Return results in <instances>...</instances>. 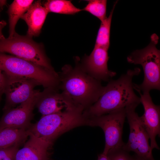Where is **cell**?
I'll return each instance as SVG.
<instances>
[{
	"mask_svg": "<svg viewBox=\"0 0 160 160\" xmlns=\"http://www.w3.org/2000/svg\"><path fill=\"white\" fill-rule=\"evenodd\" d=\"M84 109L77 107L64 112L42 116L28 130L35 136L52 143L64 133L76 127L89 125Z\"/></svg>",
	"mask_w": 160,
	"mask_h": 160,
	"instance_id": "3957f363",
	"label": "cell"
},
{
	"mask_svg": "<svg viewBox=\"0 0 160 160\" xmlns=\"http://www.w3.org/2000/svg\"><path fill=\"white\" fill-rule=\"evenodd\" d=\"M29 138L17 152L14 160H49L48 151L52 143L29 132Z\"/></svg>",
	"mask_w": 160,
	"mask_h": 160,
	"instance_id": "5bb4252c",
	"label": "cell"
},
{
	"mask_svg": "<svg viewBox=\"0 0 160 160\" xmlns=\"http://www.w3.org/2000/svg\"><path fill=\"white\" fill-rule=\"evenodd\" d=\"M58 73L59 89L76 105L85 110L95 103L103 94L105 86L82 68L78 60L73 67L66 65Z\"/></svg>",
	"mask_w": 160,
	"mask_h": 160,
	"instance_id": "6da1fadb",
	"label": "cell"
},
{
	"mask_svg": "<svg viewBox=\"0 0 160 160\" xmlns=\"http://www.w3.org/2000/svg\"><path fill=\"white\" fill-rule=\"evenodd\" d=\"M140 95L144 113L140 118L142 124L148 133L150 140V147L159 150L156 141V136L160 135V107L153 102L150 93L137 92Z\"/></svg>",
	"mask_w": 160,
	"mask_h": 160,
	"instance_id": "7c38bea8",
	"label": "cell"
},
{
	"mask_svg": "<svg viewBox=\"0 0 160 160\" xmlns=\"http://www.w3.org/2000/svg\"><path fill=\"white\" fill-rule=\"evenodd\" d=\"M108 160H132L133 156L122 147L109 151L107 155Z\"/></svg>",
	"mask_w": 160,
	"mask_h": 160,
	"instance_id": "44dd1931",
	"label": "cell"
},
{
	"mask_svg": "<svg viewBox=\"0 0 160 160\" xmlns=\"http://www.w3.org/2000/svg\"><path fill=\"white\" fill-rule=\"evenodd\" d=\"M43 5L48 13L73 15L82 11L68 0H48L45 1Z\"/></svg>",
	"mask_w": 160,
	"mask_h": 160,
	"instance_id": "ac0fdd59",
	"label": "cell"
},
{
	"mask_svg": "<svg viewBox=\"0 0 160 160\" xmlns=\"http://www.w3.org/2000/svg\"><path fill=\"white\" fill-rule=\"evenodd\" d=\"M108 50L105 47L95 45L90 54L85 56L79 63L89 74L101 81L108 82L116 74L115 72L108 69L107 63L109 57Z\"/></svg>",
	"mask_w": 160,
	"mask_h": 160,
	"instance_id": "8fae6325",
	"label": "cell"
},
{
	"mask_svg": "<svg viewBox=\"0 0 160 160\" xmlns=\"http://www.w3.org/2000/svg\"><path fill=\"white\" fill-rule=\"evenodd\" d=\"M0 67L6 75L34 80L45 88L59 89L58 73L30 61L0 52Z\"/></svg>",
	"mask_w": 160,
	"mask_h": 160,
	"instance_id": "5b68a950",
	"label": "cell"
},
{
	"mask_svg": "<svg viewBox=\"0 0 160 160\" xmlns=\"http://www.w3.org/2000/svg\"><path fill=\"white\" fill-rule=\"evenodd\" d=\"M141 69H129L116 80L111 79L105 86L98 100L84 113L88 118L107 114L114 110L125 108L131 104L141 103L140 98L134 91L133 77L139 74Z\"/></svg>",
	"mask_w": 160,
	"mask_h": 160,
	"instance_id": "7a4b0ae2",
	"label": "cell"
},
{
	"mask_svg": "<svg viewBox=\"0 0 160 160\" xmlns=\"http://www.w3.org/2000/svg\"><path fill=\"white\" fill-rule=\"evenodd\" d=\"M117 2L116 1L114 3L109 16L101 21L96 39L95 46L108 49L110 46V32L112 17Z\"/></svg>",
	"mask_w": 160,
	"mask_h": 160,
	"instance_id": "d6986e66",
	"label": "cell"
},
{
	"mask_svg": "<svg viewBox=\"0 0 160 160\" xmlns=\"http://www.w3.org/2000/svg\"><path fill=\"white\" fill-rule=\"evenodd\" d=\"M18 146H14L0 149V160L3 159L13 152L18 150Z\"/></svg>",
	"mask_w": 160,
	"mask_h": 160,
	"instance_id": "7402d4cb",
	"label": "cell"
},
{
	"mask_svg": "<svg viewBox=\"0 0 160 160\" xmlns=\"http://www.w3.org/2000/svg\"><path fill=\"white\" fill-rule=\"evenodd\" d=\"M28 129L6 128L0 130V149L18 146L29 137Z\"/></svg>",
	"mask_w": 160,
	"mask_h": 160,
	"instance_id": "2e32d148",
	"label": "cell"
},
{
	"mask_svg": "<svg viewBox=\"0 0 160 160\" xmlns=\"http://www.w3.org/2000/svg\"><path fill=\"white\" fill-rule=\"evenodd\" d=\"M18 150L11 153L1 160H14L16 153Z\"/></svg>",
	"mask_w": 160,
	"mask_h": 160,
	"instance_id": "d4e9b609",
	"label": "cell"
},
{
	"mask_svg": "<svg viewBox=\"0 0 160 160\" xmlns=\"http://www.w3.org/2000/svg\"><path fill=\"white\" fill-rule=\"evenodd\" d=\"M5 76L6 83L3 92L6 95L4 109L7 110L26 101L33 92L35 87L40 85L33 79Z\"/></svg>",
	"mask_w": 160,
	"mask_h": 160,
	"instance_id": "30bf717a",
	"label": "cell"
},
{
	"mask_svg": "<svg viewBox=\"0 0 160 160\" xmlns=\"http://www.w3.org/2000/svg\"><path fill=\"white\" fill-rule=\"evenodd\" d=\"M41 94L40 90L35 89L26 101L15 108L7 110L0 121V130L6 128L28 129L31 126L33 110Z\"/></svg>",
	"mask_w": 160,
	"mask_h": 160,
	"instance_id": "9c48e42d",
	"label": "cell"
},
{
	"mask_svg": "<svg viewBox=\"0 0 160 160\" xmlns=\"http://www.w3.org/2000/svg\"><path fill=\"white\" fill-rule=\"evenodd\" d=\"M139 104L134 103L125 108L130 133L128 142L124 143L122 148L128 152H134L147 160H155L149 143V135L141 123L140 116L135 111Z\"/></svg>",
	"mask_w": 160,
	"mask_h": 160,
	"instance_id": "ba28073f",
	"label": "cell"
},
{
	"mask_svg": "<svg viewBox=\"0 0 160 160\" xmlns=\"http://www.w3.org/2000/svg\"><path fill=\"white\" fill-rule=\"evenodd\" d=\"M0 67V90L4 91L6 83L5 76L2 72Z\"/></svg>",
	"mask_w": 160,
	"mask_h": 160,
	"instance_id": "603a6c76",
	"label": "cell"
},
{
	"mask_svg": "<svg viewBox=\"0 0 160 160\" xmlns=\"http://www.w3.org/2000/svg\"><path fill=\"white\" fill-rule=\"evenodd\" d=\"M159 39L156 34H153L147 46L133 52L127 57L129 63L140 65L143 70L144 79L142 83L133 84L134 89L137 92L150 93L152 89L160 90V51L156 47Z\"/></svg>",
	"mask_w": 160,
	"mask_h": 160,
	"instance_id": "277c9868",
	"label": "cell"
},
{
	"mask_svg": "<svg viewBox=\"0 0 160 160\" xmlns=\"http://www.w3.org/2000/svg\"><path fill=\"white\" fill-rule=\"evenodd\" d=\"M97 160H108V159L107 155L102 153L98 156Z\"/></svg>",
	"mask_w": 160,
	"mask_h": 160,
	"instance_id": "484cf974",
	"label": "cell"
},
{
	"mask_svg": "<svg viewBox=\"0 0 160 160\" xmlns=\"http://www.w3.org/2000/svg\"><path fill=\"white\" fill-rule=\"evenodd\" d=\"M59 89L46 88L41 92L36 105L42 116L61 113L76 107L71 100Z\"/></svg>",
	"mask_w": 160,
	"mask_h": 160,
	"instance_id": "4fadbf2b",
	"label": "cell"
},
{
	"mask_svg": "<svg viewBox=\"0 0 160 160\" xmlns=\"http://www.w3.org/2000/svg\"><path fill=\"white\" fill-rule=\"evenodd\" d=\"M7 4V1L5 0H0V8L2 9Z\"/></svg>",
	"mask_w": 160,
	"mask_h": 160,
	"instance_id": "83f0119b",
	"label": "cell"
},
{
	"mask_svg": "<svg viewBox=\"0 0 160 160\" xmlns=\"http://www.w3.org/2000/svg\"><path fill=\"white\" fill-rule=\"evenodd\" d=\"M33 1L15 0L10 5L7 11L9 25L8 38H12L16 33L15 29L17 21L28 11Z\"/></svg>",
	"mask_w": 160,
	"mask_h": 160,
	"instance_id": "e0dca14e",
	"label": "cell"
},
{
	"mask_svg": "<svg viewBox=\"0 0 160 160\" xmlns=\"http://www.w3.org/2000/svg\"><path fill=\"white\" fill-rule=\"evenodd\" d=\"M31 38L16 33L12 38L0 40V52L8 53L56 72L47 57L44 47Z\"/></svg>",
	"mask_w": 160,
	"mask_h": 160,
	"instance_id": "8992f818",
	"label": "cell"
},
{
	"mask_svg": "<svg viewBox=\"0 0 160 160\" xmlns=\"http://www.w3.org/2000/svg\"><path fill=\"white\" fill-rule=\"evenodd\" d=\"M132 156V160H148L137 155L136 154L134 156Z\"/></svg>",
	"mask_w": 160,
	"mask_h": 160,
	"instance_id": "4316f807",
	"label": "cell"
},
{
	"mask_svg": "<svg viewBox=\"0 0 160 160\" xmlns=\"http://www.w3.org/2000/svg\"><path fill=\"white\" fill-rule=\"evenodd\" d=\"M48 13L41 1H36L32 3L21 18L28 26L27 36L32 38L39 35Z\"/></svg>",
	"mask_w": 160,
	"mask_h": 160,
	"instance_id": "9a60e30c",
	"label": "cell"
},
{
	"mask_svg": "<svg viewBox=\"0 0 160 160\" xmlns=\"http://www.w3.org/2000/svg\"><path fill=\"white\" fill-rule=\"evenodd\" d=\"M6 25V23L4 20H1L0 21V40L5 38L2 33L3 28Z\"/></svg>",
	"mask_w": 160,
	"mask_h": 160,
	"instance_id": "cb8c5ba5",
	"label": "cell"
},
{
	"mask_svg": "<svg viewBox=\"0 0 160 160\" xmlns=\"http://www.w3.org/2000/svg\"><path fill=\"white\" fill-rule=\"evenodd\" d=\"M107 3L105 0H89L82 11L89 12L102 21L106 17Z\"/></svg>",
	"mask_w": 160,
	"mask_h": 160,
	"instance_id": "ffe728a7",
	"label": "cell"
},
{
	"mask_svg": "<svg viewBox=\"0 0 160 160\" xmlns=\"http://www.w3.org/2000/svg\"><path fill=\"white\" fill-rule=\"evenodd\" d=\"M126 117L125 108L118 109L99 116L89 119V126L99 127L105 134V144L102 153L107 155L112 150L121 148L124 124Z\"/></svg>",
	"mask_w": 160,
	"mask_h": 160,
	"instance_id": "52a82bcc",
	"label": "cell"
},
{
	"mask_svg": "<svg viewBox=\"0 0 160 160\" xmlns=\"http://www.w3.org/2000/svg\"><path fill=\"white\" fill-rule=\"evenodd\" d=\"M3 92V90H0V98L1 96V95L2 93Z\"/></svg>",
	"mask_w": 160,
	"mask_h": 160,
	"instance_id": "f1b7e54d",
	"label": "cell"
}]
</instances>
